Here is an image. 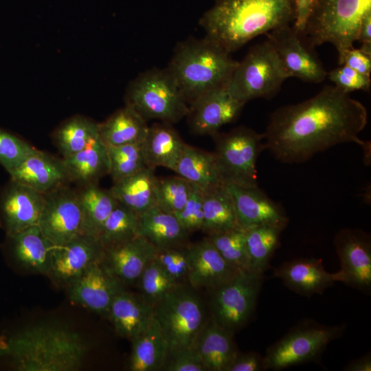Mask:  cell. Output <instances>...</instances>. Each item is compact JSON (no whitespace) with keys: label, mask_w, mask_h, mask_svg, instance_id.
Returning <instances> with one entry per match:
<instances>
[{"label":"cell","mask_w":371,"mask_h":371,"mask_svg":"<svg viewBox=\"0 0 371 371\" xmlns=\"http://www.w3.org/2000/svg\"><path fill=\"white\" fill-rule=\"evenodd\" d=\"M368 122L365 106L335 85L312 98L278 108L264 133L266 148L279 161L301 163L343 143L365 147L359 137Z\"/></svg>","instance_id":"cell-1"},{"label":"cell","mask_w":371,"mask_h":371,"mask_svg":"<svg viewBox=\"0 0 371 371\" xmlns=\"http://www.w3.org/2000/svg\"><path fill=\"white\" fill-rule=\"evenodd\" d=\"M294 20L293 0H216L199 23L206 38L231 54Z\"/></svg>","instance_id":"cell-2"},{"label":"cell","mask_w":371,"mask_h":371,"mask_svg":"<svg viewBox=\"0 0 371 371\" xmlns=\"http://www.w3.org/2000/svg\"><path fill=\"white\" fill-rule=\"evenodd\" d=\"M88 350L83 337L63 326L41 324L27 328L0 346L19 371H76Z\"/></svg>","instance_id":"cell-3"},{"label":"cell","mask_w":371,"mask_h":371,"mask_svg":"<svg viewBox=\"0 0 371 371\" xmlns=\"http://www.w3.org/2000/svg\"><path fill=\"white\" fill-rule=\"evenodd\" d=\"M238 63L205 36L179 43L166 68L189 105L206 93L226 86Z\"/></svg>","instance_id":"cell-4"},{"label":"cell","mask_w":371,"mask_h":371,"mask_svg":"<svg viewBox=\"0 0 371 371\" xmlns=\"http://www.w3.org/2000/svg\"><path fill=\"white\" fill-rule=\"evenodd\" d=\"M371 11V0H317L301 36L312 48L331 43L338 59L352 47L363 16Z\"/></svg>","instance_id":"cell-5"},{"label":"cell","mask_w":371,"mask_h":371,"mask_svg":"<svg viewBox=\"0 0 371 371\" xmlns=\"http://www.w3.org/2000/svg\"><path fill=\"white\" fill-rule=\"evenodd\" d=\"M126 104L146 120L176 123L187 116L189 105L167 68H152L128 85Z\"/></svg>","instance_id":"cell-6"},{"label":"cell","mask_w":371,"mask_h":371,"mask_svg":"<svg viewBox=\"0 0 371 371\" xmlns=\"http://www.w3.org/2000/svg\"><path fill=\"white\" fill-rule=\"evenodd\" d=\"M154 308L155 319L167 344L168 355L194 348L206 323L204 307L194 293L178 285Z\"/></svg>","instance_id":"cell-7"},{"label":"cell","mask_w":371,"mask_h":371,"mask_svg":"<svg viewBox=\"0 0 371 371\" xmlns=\"http://www.w3.org/2000/svg\"><path fill=\"white\" fill-rule=\"evenodd\" d=\"M286 79L270 42L256 44L238 63L226 87L238 101L246 104L257 98L270 99Z\"/></svg>","instance_id":"cell-8"},{"label":"cell","mask_w":371,"mask_h":371,"mask_svg":"<svg viewBox=\"0 0 371 371\" xmlns=\"http://www.w3.org/2000/svg\"><path fill=\"white\" fill-rule=\"evenodd\" d=\"M212 137L213 153L225 184L257 186L256 162L266 148L264 133L241 126Z\"/></svg>","instance_id":"cell-9"},{"label":"cell","mask_w":371,"mask_h":371,"mask_svg":"<svg viewBox=\"0 0 371 371\" xmlns=\"http://www.w3.org/2000/svg\"><path fill=\"white\" fill-rule=\"evenodd\" d=\"M264 280L262 273L238 269L212 289L211 318L234 334L251 318Z\"/></svg>","instance_id":"cell-10"},{"label":"cell","mask_w":371,"mask_h":371,"mask_svg":"<svg viewBox=\"0 0 371 371\" xmlns=\"http://www.w3.org/2000/svg\"><path fill=\"white\" fill-rule=\"evenodd\" d=\"M345 328L314 321L302 322L268 348L264 357L267 370H280L315 360Z\"/></svg>","instance_id":"cell-11"},{"label":"cell","mask_w":371,"mask_h":371,"mask_svg":"<svg viewBox=\"0 0 371 371\" xmlns=\"http://www.w3.org/2000/svg\"><path fill=\"white\" fill-rule=\"evenodd\" d=\"M273 47L284 75L311 83H320L327 77L322 63L292 25L273 30L266 34Z\"/></svg>","instance_id":"cell-12"},{"label":"cell","mask_w":371,"mask_h":371,"mask_svg":"<svg viewBox=\"0 0 371 371\" xmlns=\"http://www.w3.org/2000/svg\"><path fill=\"white\" fill-rule=\"evenodd\" d=\"M38 223L54 245L66 244L82 234V211L78 191L61 186L44 194Z\"/></svg>","instance_id":"cell-13"},{"label":"cell","mask_w":371,"mask_h":371,"mask_svg":"<svg viewBox=\"0 0 371 371\" xmlns=\"http://www.w3.org/2000/svg\"><path fill=\"white\" fill-rule=\"evenodd\" d=\"M341 282L366 293L371 290V240L359 229H344L335 236Z\"/></svg>","instance_id":"cell-14"},{"label":"cell","mask_w":371,"mask_h":371,"mask_svg":"<svg viewBox=\"0 0 371 371\" xmlns=\"http://www.w3.org/2000/svg\"><path fill=\"white\" fill-rule=\"evenodd\" d=\"M68 286L69 298L72 302L103 315H108L115 296L123 289L122 284L107 267L103 258L92 263Z\"/></svg>","instance_id":"cell-15"},{"label":"cell","mask_w":371,"mask_h":371,"mask_svg":"<svg viewBox=\"0 0 371 371\" xmlns=\"http://www.w3.org/2000/svg\"><path fill=\"white\" fill-rule=\"evenodd\" d=\"M245 104L233 97L224 86L206 93L190 104L186 117L193 133L212 136L223 126L235 121Z\"/></svg>","instance_id":"cell-16"},{"label":"cell","mask_w":371,"mask_h":371,"mask_svg":"<svg viewBox=\"0 0 371 371\" xmlns=\"http://www.w3.org/2000/svg\"><path fill=\"white\" fill-rule=\"evenodd\" d=\"M233 200L238 227L260 225L286 227L289 218L280 204L257 186L225 184Z\"/></svg>","instance_id":"cell-17"},{"label":"cell","mask_w":371,"mask_h":371,"mask_svg":"<svg viewBox=\"0 0 371 371\" xmlns=\"http://www.w3.org/2000/svg\"><path fill=\"white\" fill-rule=\"evenodd\" d=\"M104 254L98 238L81 234L66 244L54 246L49 275L57 282L68 284L102 258Z\"/></svg>","instance_id":"cell-18"},{"label":"cell","mask_w":371,"mask_h":371,"mask_svg":"<svg viewBox=\"0 0 371 371\" xmlns=\"http://www.w3.org/2000/svg\"><path fill=\"white\" fill-rule=\"evenodd\" d=\"M45 196L31 188L11 180L0 201V211L9 237L37 225L43 208Z\"/></svg>","instance_id":"cell-19"},{"label":"cell","mask_w":371,"mask_h":371,"mask_svg":"<svg viewBox=\"0 0 371 371\" xmlns=\"http://www.w3.org/2000/svg\"><path fill=\"white\" fill-rule=\"evenodd\" d=\"M273 276L290 290L305 296L323 293L335 282H341L338 271L327 272L322 260L315 258L286 261L274 269Z\"/></svg>","instance_id":"cell-20"},{"label":"cell","mask_w":371,"mask_h":371,"mask_svg":"<svg viewBox=\"0 0 371 371\" xmlns=\"http://www.w3.org/2000/svg\"><path fill=\"white\" fill-rule=\"evenodd\" d=\"M9 174L11 180L43 194L70 181L63 159L38 150Z\"/></svg>","instance_id":"cell-21"},{"label":"cell","mask_w":371,"mask_h":371,"mask_svg":"<svg viewBox=\"0 0 371 371\" xmlns=\"http://www.w3.org/2000/svg\"><path fill=\"white\" fill-rule=\"evenodd\" d=\"M157 249L142 236L104 249L103 260L123 284L137 281Z\"/></svg>","instance_id":"cell-22"},{"label":"cell","mask_w":371,"mask_h":371,"mask_svg":"<svg viewBox=\"0 0 371 371\" xmlns=\"http://www.w3.org/2000/svg\"><path fill=\"white\" fill-rule=\"evenodd\" d=\"M187 249L189 256L187 279L192 287L212 289L238 270L224 260L208 238L188 247Z\"/></svg>","instance_id":"cell-23"},{"label":"cell","mask_w":371,"mask_h":371,"mask_svg":"<svg viewBox=\"0 0 371 371\" xmlns=\"http://www.w3.org/2000/svg\"><path fill=\"white\" fill-rule=\"evenodd\" d=\"M108 315L116 333L132 341L153 320L155 308L144 297L123 289L115 296Z\"/></svg>","instance_id":"cell-24"},{"label":"cell","mask_w":371,"mask_h":371,"mask_svg":"<svg viewBox=\"0 0 371 371\" xmlns=\"http://www.w3.org/2000/svg\"><path fill=\"white\" fill-rule=\"evenodd\" d=\"M186 144L170 123L160 122L148 126L141 143L146 166L174 170Z\"/></svg>","instance_id":"cell-25"},{"label":"cell","mask_w":371,"mask_h":371,"mask_svg":"<svg viewBox=\"0 0 371 371\" xmlns=\"http://www.w3.org/2000/svg\"><path fill=\"white\" fill-rule=\"evenodd\" d=\"M233 335L212 318L206 322L194 346L205 371H227L239 353Z\"/></svg>","instance_id":"cell-26"},{"label":"cell","mask_w":371,"mask_h":371,"mask_svg":"<svg viewBox=\"0 0 371 371\" xmlns=\"http://www.w3.org/2000/svg\"><path fill=\"white\" fill-rule=\"evenodd\" d=\"M69 180L81 187L98 185L109 174L107 148L99 137L91 140L82 150L63 158Z\"/></svg>","instance_id":"cell-27"},{"label":"cell","mask_w":371,"mask_h":371,"mask_svg":"<svg viewBox=\"0 0 371 371\" xmlns=\"http://www.w3.org/2000/svg\"><path fill=\"white\" fill-rule=\"evenodd\" d=\"M157 179L155 169L145 167L114 182L110 191L119 203L140 215L156 206Z\"/></svg>","instance_id":"cell-28"},{"label":"cell","mask_w":371,"mask_h":371,"mask_svg":"<svg viewBox=\"0 0 371 371\" xmlns=\"http://www.w3.org/2000/svg\"><path fill=\"white\" fill-rule=\"evenodd\" d=\"M148 128L147 120L126 104L99 123V137L106 148L141 144Z\"/></svg>","instance_id":"cell-29"},{"label":"cell","mask_w":371,"mask_h":371,"mask_svg":"<svg viewBox=\"0 0 371 371\" xmlns=\"http://www.w3.org/2000/svg\"><path fill=\"white\" fill-rule=\"evenodd\" d=\"M204 193L225 185L213 153L186 144L174 170Z\"/></svg>","instance_id":"cell-30"},{"label":"cell","mask_w":371,"mask_h":371,"mask_svg":"<svg viewBox=\"0 0 371 371\" xmlns=\"http://www.w3.org/2000/svg\"><path fill=\"white\" fill-rule=\"evenodd\" d=\"M188 234L175 214L157 205L139 215L137 236L157 249L180 247Z\"/></svg>","instance_id":"cell-31"},{"label":"cell","mask_w":371,"mask_h":371,"mask_svg":"<svg viewBox=\"0 0 371 371\" xmlns=\"http://www.w3.org/2000/svg\"><path fill=\"white\" fill-rule=\"evenodd\" d=\"M16 261L30 271L49 275L54 245L34 225L10 237Z\"/></svg>","instance_id":"cell-32"},{"label":"cell","mask_w":371,"mask_h":371,"mask_svg":"<svg viewBox=\"0 0 371 371\" xmlns=\"http://www.w3.org/2000/svg\"><path fill=\"white\" fill-rule=\"evenodd\" d=\"M131 341L133 347L128 362L131 371L161 370L168 355V346L155 317Z\"/></svg>","instance_id":"cell-33"},{"label":"cell","mask_w":371,"mask_h":371,"mask_svg":"<svg viewBox=\"0 0 371 371\" xmlns=\"http://www.w3.org/2000/svg\"><path fill=\"white\" fill-rule=\"evenodd\" d=\"M82 211V234L98 238L103 224L118 204L110 190L98 185L81 187L78 190Z\"/></svg>","instance_id":"cell-34"},{"label":"cell","mask_w":371,"mask_h":371,"mask_svg":"<svg viewBox=\"0 0 371 371\" xmlns=\"http://www.w3.org/2000/svg\"><path fill=\"white\" fill-rule=\"evenodd\" d=\"M237 227L233 200L226 185L204 193L202 230L211 236Z\"/></svg>","instance_id":"cell-35"},{"label":"cell","mask_w":371,"mask_h":371,"mask_svg":"<svg viewBox=\"0 0 371 371\" xmlns=\"http://www.w3.org/2000/svg\"><path fill=\"white\" fill-rule=\"evenodd\" d=\"M99 137V123L84 115H74L61 123L53 133V141L63 158L84 149Z\"/></svg>","instance_id":"cell-36"},{"label":"cell","mask_w":371,"mask_h":371,"mask_svg":"<svg viewBox=\"0 0 371 371\" xmlns=\"http://www.w3.org/2000/svg\"><path fill=\"white\" fill-rule=\"evenodd\" d=\"M244 230L249 271L264 274L280 245L283 229L272 225H260Z\"/></svg>","instance_id":"cell-37"},{"label":"cell","mask_w":371,"mask_h":371,"mask_svg":"<svg viewBox=\"0 0 371 371\" xmlns=\"http://www.w3.org/2000/svg\"><path fill=\"white\" fill-rule=\"evenodd\" d=\"M139 215L118 203L104 221L98 239L104 249L137 236Z\"/></svg>","instance_id":"cell-38"},{"label":"cell","mask_w":371,"mask_h":371,"mask_svg":"<svg viewBox=\"0 0 371 371\" xmlns=\"http://www.w3.org/2000/svg\"><path fill=\"white\" fill-rule=\"evenodd\" d=\"M194 188L195 186L179 175L157 178L156 205L176 215L183 208Z\"/></svg>","instance_id":"cell-39"},{"label":"cell","mask_w":371,"mask_h":371,"mask_svg":"<svg viewBox=\"0 0 371 371\" xmlns=\"http://www.w3.org/2000/svg\"><path fill=\"white\" fill-rule=\"evenodd\" d=\"M208 238L231 267L249 271L244 229L237 227L209 236Z\"/></svg>","instance_id":"cell-40"},{"label":"cell","mask_w":371,"mask_h":371,"mask_svg":"<svg viewBox=\"0 0 371 371\" xmlns=\"http://www.w3.org/2000/svg\"><path fill=\"white\" fill-rule=\"evenodd\" d=\"M109 175L113 183L147 167L141 144H126L107 148Z\"/></svg>","instance_id":"cell-41"},{"label":"cell","mask_w":371,"mask_h":371,"mask_svg":"<svg viewBox=\"0 0 371 371\" xmlns=\"http://www.w3.org/2000/svg\"><path fill=\"white\" fill-rule=\"evenodd\" d=\"M137 281L143 297L153 306L179 285L155 259L148 264Z\"/></svg>","instance_id":"cell-42"},{"label":"cell","mask_w":371,"mask_h":371,"mask_svg":"<svg viewBox=\"0 0 371 371\" xmlns=\"http://www.w3.org/2000/svg\"><path fill=\"white\" fill-rule=\"evenodd\" d=\"M36 150L26 141L0 128V164L8 173Z\"/></svg>","instance_id":"cell-43"},{"label":"cell","mask_w":371,"mask_h":371,"mask_svg":"<svg viewBox=\"0 0 371 371\" xmlns=\"http://www.w3.org/2000/svg\"><path fill=\"white\" fill-rule=\"evenodd\" d=\"M154 259L166 273L178 282L187 278L189 270V256L187 247H180L157 249Z\"/></svg>","instance_id":"cell-44"},{"label":"cell","mask_w":371,"mask_h":371,"mask_svg":"<svg viewBox=\"0 0 371 371\" xmlns=\"http://www.w3.org/2000/svg\"><path fill=\"white\" fill-rule=\"evenodd\" d=\"M329 80L341 90L350 93L355 91H369L370 76L361 74L345 65H339L327 73Z\"/></svg>","instance_id":"cell-45"},{"label":"cell","mask_w":371,"mask_h":371,"mask_svg":"<svg viewBox=\"0 0 371 371\" xmlns=\"http://www.w3.org/2000/svg\"><path fill=\"white\" fill-rule=\"evenodd\" d=\"M204 192L195 186L183 208L175 216L188 232L202 229Z\"/></svg>","instance_id":"cell-46"},{"label":"cell","mask_w":371,"mask_h":371,"mask_svg":"<svg viewBox=\"0 0 371 371\" xmlns=\"http://www.w3.org/2000/svg\"><path fill=\"white\" fill-rule=\"evenodd\" d=\"M161 370L166 371H205L194 348L182 349L168 355Z\"/></svg>","instance_id":"cell-47"},{"label":"cell","mask_w":371,"mask_h":371,"mask_svg":"<svg viewBox=\"0 0 371 371\" xmlns=\"http://www.w3.org/2000/svg\"><path fill=\"white\" fill-rule=\"evenodd\" d=\"M339 65H345L355 71L366 76H370L371 54L361 48L354 47L345 51L338 59Z\"/></svg>","instance_id":"cell-48"},{"label":"cell","mask_w":371,"mask_h":371,"mask_svg":"<svg viewBox=\"0 0 371 371\" xmlns=\"http://www.w3.org/2000/svg\"><path fill=\"white\" fill-rule=\"evenodd\" d=\"M264 357L259 353L250 352L238 353L227 371H260L265 370Z\"/></svg>","instance_id":"cell-49"},{"label":"cell","mask_w":371,"mask_h":371,"mask_svg":"<svg viewBox=\"0 0 371 371\" xmlns=\"http://www.w3.org/2000/svg\"><path fill=\"white\" fill-rule=\"evenodd\" d=\"M317 0H293L295 20L292 25L294 30L302 36L308 18Z\"/></svg>","instance_id":"cell-50"},{"label":"cell","mask_w":371,"mask_h":371,"mask_svg":"<svg viewBox=\"0 0 371 371\" xmlns=\"http://www.w3.org/2000/svg\"><path fill=\"white\" fill-rule=\"evenodd\" d=\"M361 43V49L371 54V11L361 19L356 41Z\"/></svg>","instance_id":"cell-51"},{"label":"cell","mask_w":371,"mask_h":371,"mask_svg":"<svg viewBox=\"0 0 371 371\" xmlns=\"http://www.w3.org/2000/svg\"><path fill=\"white\" fill-rule=\"evenodd\" d=\"M346 371H370L371 356L368 353L366 355L349 363L344 369Z\"/></svg>","instance_id":"cell-52"}]
</instances>
